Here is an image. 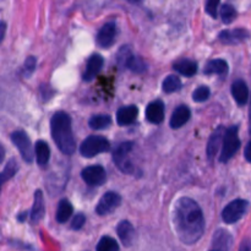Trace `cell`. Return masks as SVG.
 Here are the masks:
<instances>
[{
    "label": "cell",
    "mask_w": 251,
    "mask_h": 251,
    "mask_svg": "<svg viewBox=\"0 0 251 251\" xmlns=\"http://www.w3.org/2000/svg\"><path fill=\"white\" fill-rule=\"evenodd\" d=\"M173 225L184 244H195L205 230V218L198 202L190 198L179 199L174 205Z\"/></svg>",
    "instance_id": "6da1fadb"
},
{
    "label": "cell",
    "mask_w": 251,
    "mask_h": 251,
    "mask_svg": "<svg viewBox=\"0 0 251 251\" xmlns=\"http://www.w3.org/2000/svg\"><path fill=\"white\" fill-rule=\"evenodd\" d=\"M51 137L56 147L65 154H73L76 150L73 135L70 115L65 112H56L50 120Z\"/></svg>",
    "instance_id": "7a4b0ae2"
},
{
    "label": "cell",
    "mask_w": 251,
    "mask_h": 251,
    "mask_svg": "<svg viewBox=\"0 0 251 251\" xmlns=\"http://www.w3.org/2000/svg\"><path fill=\"white\" fill-rule=\"evenodd\" d=\"M240 149V140L238 136V126H230L226 130L225 137H223L222 152H221L220 161L222 163H227L233 156Z\"/></svg>",
    "instance_id": "3957f363"
},
{
    "label": "cell",
    "mask_w": 251,
    "mask_h": 251,
    "mask_svg": "<svg viewBox=\"0 0 251 251\" xmlns=\"http://www.w3.org/2000/svg\"><path fill=\"white\" fill-rule=\"evenodd\" d=\"M109 150V142L105 137L103 136H88L87 139L83 140V142L80 146V152L86 158H92L97 154L102 153Z\"/></svg>",
    "instance_id": "277c9868"
},
{
    "label": "cell",
    "mask_w": 251,
    "mask_h": 251,
    "mask_svg": "<svg viewBox=\"0 0 251 251\" xmlns=\"http://www.w3.org/2000/svg\"><path fill=\"white\" fill-rule=\"evenodd\" d=\"M248 207H249V203H248L247 200H240V199H238V200L232 201L223 210L222 220L226 223H228V225L238 222L247 213Z\"/></svg>",
    "instance_id": "5b68a950"
},
{
    "label": "cell",
    "mask_w": 251,
    "mask_h": 251,
    "mask_svg": "<svg viewBox=\"0 0 251 251\" xmlns=\"http://www.w3.org/2000/svg\"><path fill=\"white\" fill-rule=\"evenodd\" d=\"M132 147H134L132 142H123L113 152V159H114L115 164L124 173H130L132 171V164L129 159Z\"/></svg>",
    "instance_id": "8992f818"
},
{
    "label": "cell",
    "mask_w": 251,
    "mask_h": 251,
    "mask_svg": "<svg viewBox=\"0 0 251 251\" xmlns=\"http://www.w3.org/2000/svg\"><path fill=\"white\" fill-rule=\"evenodd\" d=\"M11 141L14 142L16 149L20 151L24 161L27 163H31L33 161V149H32L31 140L27 136L26 132L21 131V130L12 132Z\"/></svg>",
    "instance_id": "52a82bcc"
},
{
    "label": "cell",
    "mask_w": 251,
    "mask_h": 251,
    "mask_svg": "<svg viewBox=\"0 0 251 251\" xmlns=\"http://www.w3.org/2000/svg\"><path fill=\"white\" fill-rule=\"evenodd\" d=\"M120 201H122V198H120L119 194L114 193V191H109V193L104 194L100 198V202L96 207V212L100 216L110 215L115 208L119 207Z\"/></svg>",
    "instance_id": "ba28073f"
},
{
    "label": "cell",
    "mask_w": 251,
    "mask_h": 251,
    "mask_svg": "<svg viewBox=\"0 0 251 251\" xmlns=\"http://www.w3.org/2000/svg\"><path fill=\"white\" fill-rule=\"evenodd\" d=\"M81 176L91 186H100L107 180V173L104 168L100 166H90L85 168L81 173Z\"/></svg>",
    "instance_id": "9c48e42d"
},
{
    "label": "cell",
    "mask_w": 251,
    "mask_h": 251,
    "mask_svg": "<svg viewBox=\"0 0 251 251\" xmlns=\"http://www.w3.org/2000/svg\"><path fill=\"white\" fill-rule=\"evenodd\" d=\"M115 37H117V25L115 22H107L98 31L96 41L100 48H109L114 43Z\"/></svg>",
    "instance_id": "30bf717a"
},
{
    "label": "cell",
    "mask_w": 251,
    "mask_h": 251,
    "mask_svg": "<svg viewBox=\"0 0 251 251\" xmlns=\"http://www.w3.org/2000/svg\"><path fill=\"white\" fill-rule=\"evenodd\" d=\"M250 37V33L247 29L237 28V29H226L222 31L218 36L220 41L225 44H238L247 41Z\"/></svg>",
    "instance_id": "8fae6325"
},
{
    "label": "cell",
    "mask_w": 251,
    "mask_h": 251,
    "mask_svg": "<svg viewBox=\"0 0 251 251\" xmlns=\"http://www.w3.org/2000/svg\"><path fill=\"white\" fill-rule=\"evenodd\" d=\"M226 130L223 126H218L215 131L211 135L210 140H208L207 144V157L210 161H212L216 157V154L218 153V150H220L221 145L223 144V137H225Z\"/></svg>",
    "instance_id": "7c38bea8"
},
{
    "label": "cell",
    "mask_w": 251,
    "mask_h": 251,
    "mask_svg": "<svg viewBox=\"0 0 251 251\" xmlns=\"http://www.w3.org/2000/svg\"><path fill=\"white\" fill-rule=\"evenodd\" d=\"M146 118L150 123L161 124L164 119V104L161 100H156L149 104L146 109Z\"/></svg>",
    "instance_id": "4fadbf2b"
},
{
    "label": "cell",
    "mask_w": 251,
    "mask_h": 251,
    "mask_svg": "<svg viewBox=\"0 0 251 251\" xmlns=\"http://www.w3.org/2000/svg\"><path fill=\"white\" fill-rule=\"evenodd\" d=\"M233 245V237L225 229H218L213 234L211 249L229 250Z\"/></svg>",
    "instance_id": "5bb4252c"
},
{
    "label": "cell",
    "mask_w": 251,
    "mask_h": 251,
    "mask_svg": "<svg viewBox=\"0 0 251 251\" xmlns=\"http://www.w3.org/2000/svg\"><path fill=\"white\" fill-rule=\"evenodd\" d=\"M103 63L104 61L100 54H92L87 60V66H86V71L83 74V80L92 81L100 73V69L103 68Z\"/></svg>",
    "instance_id": "9a60e30c"
},
{
    "label": "cell",
    "mask_w": 251,
    "mask_h": 251,
    "mask_svg": "<svg viewBox=\"0 0 251 251\" xmlns=\"http://www.w3.org/2000/svg\"><path fill=\"white\" fill-rule=\"evenodd\" d=\"M118 237L125 247H131L135 239V229L129 221H122L117 228Z\"/></svg>",
    "instance_id": "2e32d148"
},
{
    "label": "cell",
    "mask_w": 251,
    "mask_h": 251,
    "mask_svg": "<svg viewBox=\"0 0 251 251\" xmlns=\"http://www.w3.org/2000/svg\"><path fill=\"white\" fill-rule=\"evenodd\" d=\"M139 109L135 105H127L123 107L118 110L117 113V122L120 126H126V125L132 124L136 120Z\"/></svg>",
    "instance_id": "e0dca14e"
},
{
    "label": "cell",
    "mask_w": 251,
    "mask_h": 251,
    "mask_svg": "<svg viewBox=\"0 0 251 251\" xmlns=\"http://www.w3.org/2000/svg\"><path fill=\"white\" fill-rule=\"evenodd\" d=\"M46 207H44V199L43 194L41 190H37L34 193V201L31 211V221L32 223H39L42 218L44 217Z\"/></svg>",
    "instance_id": "ac0fdd59"
},
{
    "label": "cell",
    "mask_w": 251,
    "mask_h": 251,
    "mask_svg": "<svg viewBox=\"0 0 251 251\" xmlns=\"http://www.w3.org/2000/svg\"><path fill=\"white\" fill-rule=\"evenodd\" d=\"M232 95L239 105L247 104L249 100V88L243 80H237L232 85Z\"/></svg>",
    "instance_id": "d6986e66"
},
{
    "label": "cell",
    "mask_w": 251,
    "mask_h": 251,
    "mask_svg": "<svg viewBox=\"0 0 251 251\" xmlns=\"http://www.w3.org/2000/svg\"><path fill=\"white\" fill-rule=\"evenodd\" d=\"M190 109L186 105H179L174 110L173 115L171 118V126L173 129H179V127L184 126L190 119Z\"/></svg>",
    "instance_id": "ffe728a7"
},
{
    "label": "cell",
    "mask_w": 251,
    "mask_h": 251,
    "mask_svg": "<svg viewBox=\"0 0 251 251\" xmlns=\"http://www.w3.org/2000/svg\"><path fill=\"white\" fill-rule=\"evenodd\" d=\"M173 68L174 70L178 71L181 75L191 77L198 71V63L194 60H190V59H181V60H178L174 63Z\"/></svg>",
    "instance_id": "44dd1931"
},
{
    "label": "cell",
    "mask_w": 251,
    "mask_h": 251,
    "mask_svg": "<svg viewBox=\"0 0 251 251\" xmlns=\"http://www.w3.org/2000/svg\"><path fill=\"white\" fill-rule=\"evenodd\" d=\"M34 153H36V159L38 166L46 167L48 164L49 158H50V150H49L48 144L46 141L36 142V147H34Z\"/></svg>",
    "instance_id": "7402d4cb"
},
{
    "label": "cell",
    "mask_w": 251,
    "mask_h": 251,
    "mask_svg": "<svg viewBox=\"0 0 251 251\" xmlns=\"http://www.w3.org/2000/svg\"><path fill=\"white\" fill-rule=\"evenodd\" d=\"M203 73L206 75H212V74H217V75L226 76L228 73V64L223 59H213V60L208 61L206 68L203 69Z\"/></svg>",
    "instance_id": "603a6c76"
},
{
    "label": "cell",
    "mask_w": 251,
    "mask_h": 251,
    "mask_svg": "<svg viewBox=\"0 0 251 251\" xmlns=\"http://www.w3.org/2000/svg\"><path fill=\"white\" fill-rule=\"evenodd\" d=\"M74 212L73 205L70 203V201L66 200V199H63V200L59 202L58 211H56V221L59 223H65L68 222L69 218L71 217Z\"/></svg>",
    "instance_id": "cb8c5ba5"
},
{
    "label": "cell",
    "mask_w": 251,
    "mask_h": 251,
    "mask_svg": "<svg viewBox=\"0 0 251 251\" xmlns=\"http://www.w3.org/2000/svg\"><path fill=\"white\" fill-rule=\"evenodd\" d=\"M88 124H90L91 129H93V130L107 129V127H109L110 124H112V118L107 114L95 115V117L91 118Z\"/></svg>",
    "instance_id": "d4e9b609"
},
{
    "label": "cell",
    "mask_w": 251,
    "mask_h": 251,
    "mask_svg": "<svg viewBox=\"0 0 251 251\" xmlns=\"http://www.w3.org/2000/svg\"><path fill=\"white\" fill-rule=\"evenodd\" d=\"M17 169H19V166H17L16 159H15V158L10 159L9 163L6 164V167H5L4 171L0 173V189H1L2 184H4L5 181L9 180L10 178H12V176L16 174Z\"/></svg>",
    "instance_id": "484cf974"
},
{
    "label": "cell",
    "mask_w": 251,
    "mask_h": 251,
    "mask_svg": "<svg viewBox=\"0 0 251 251\" xmlns=\"http://www.w3.org/2000/svg\"><path fill=\"white\" fill-rule=\"evenodd\" d=\"M181 81L176 75H169L168 77L164 78L163 81V91L167 93L176 92V91L180 90Z\"/></svg>",
    "instance_id": "4316f807"
},
{
    "label": "cell",
    "mask_w": 251,
    "mask_h": 251,
    "mask_svg": "<svg viewBox=\"0 0 251 251\" xmlns=\"http://www.w3.org/2000/svg\"><path fill=\"white\" fill-rule=\"evenodd\" d=\"M98 251H118L119 244L112 237H103L97 245Z\"/></svg>",
    "instance_id": "83f0119b"
},
{
    "label": "cell",
    "mask_w": 251,
    "mask_h": 251,
    "mask_svg": "<svg viewBox=\"0 0 251 251\" xmlns=\"http://www.w3.org/2000/svg\"><path fill=\"white\" fill-rule=\"evenodd\" d=\"M132 51L131 49L129 48V47H123L122 49L119 50V53H118L117 55V61H118V65L120 66V68H125L126 69L127 64H129L130 59L132 58Z\"/></svg>",
    "instance_id": "f1b7e54d"
},
{
    "label": "cell",
    "mask_w": 251,
    "mask_h": 251,
    "mask_svg": "<svg viewBox=\"0 0 251 251\" xmlns=\"http://www.w3.org/2000/svg\"><path fill=\"white\" fill-rule=\"evenodd\" d=\"M221 16H222V21L225 24H230L235 20L237 17V10L232 6V5H223L221 7Z\"/></svg>",
    "instance_id": "f546056e"
},
{
    "label": "cell",
    "mask_w": 251,
    "mask_h": 251,
    "mask_svg": "<svg viewBox=\"0 0 251 251\" xmlns=\"http://www.w3.org/2000/svg\"><path fill=\"white\" fill-rule=\"evenodd\" d=\"M126 69H130V70L134 71V73H144V71L146 70V64L144 63V60H142L141 58L132 55L129 64H127Z\"/></svg>",
    "instance_id": "4dcf8cb0"
},
{
    "label": "cell",
    "mask_w": 251,
    "mask_h": 251,
    "mask_svg": "<svg viewBox=\"0 0 251 251\" xmlns=\"http://www.w3.org/2000/svg\"><path fill=\"white\" fill-rule=\"evenodd\" d=\"M211 92H210V88L207 86H201V87L196 88L193 93V100L195 102H205L206 100H208L210 97Z\"/></svg>",
    "instance_id": "1f68e13d"
},
{
    "label": "cell",
    "mask_w": 251,
    "mask_h": 251,
    "mask_svg": "<svg viewBox=\"0 0 251 251\" xmlns=\"http://www.w3.org/2000/svg\"><path fill=\"white\" fill-rule=\"evenodd\" d=\"M220 1L221 0H207V4H206V11L215 19L217 17V7Z\"/></svg>",
    "instance_id": "d6a6232c"
},
{
    "label": "cell",
    "mask_w": 251,
    "mask_h": 251,
    "mask_svg": "<svg viewBox=\"0 0 251 251\" xmlns=\"http://www.w3.org/2000/svg\"><path fill=\"white\" fill-rule=\"evenodd\" d=\"M24 74L25 76H29L32 73H33V70L36 69V58H33V56H29L28 59L26 60V63H25V66H24Z\"/></svg>",
    "instance_id": "836d02e7"
},
{
    "label": "cell",
    "mask_w": 251,
    "mask_h": 251,
    "mask_svg": "<svg viewBox=\"0 0 251 251\" xmlns=\"http://www.w3.org/2000/svg\"><path fill=\"white\" fill-rule=\"evenodd\" d=\"M86 222V217L85 215H82V213H77V215L74 217L73 222H71V228L73 229H81L82 228V226L85 225Z\"/></svg>",
    "instance_id": "e575fe53"
},
{
    "label": "cell",
    "mask_w": 251,
    "mask_h": 251,
    "mask_svg": "<svg viewBox=\"0 0 251 251\" xmlns=\"http://www.w3.org/2000/svg\"><path fill=\"white\" fill-rule=\"evenodd\" d=\"M244 154H245V158H247L248 161H249L251 163V141L247 145V147H245Z\"/></svg>",
    "instance_id": "d590c367"
},
{
    "label": "cell",
    "mask_w": 251,
    "mask_h": 251,
    "mask_svg": "<svg viewBox=\"0 0 251 251\" xmlns=\"http://www.w3.org/2000/svg\"><path fill=\"white\" fill-rule=\"evenodd\" d=\"M5 32H6V25H5V22L0 21V42L4 39Z\"/></svg>",
    "instance_id": "8d00e7d4"
},
{
    "label": "cell",
    "mask_w": 251,
    "mask_h": 251,
    "mask_svg": "<svg viewBox=\"0 0 251 251\" xmlns=\"http://www.w3.org/2000/svg\"><path fill=\"white\" fill-rule=\"evenodd\" d=\"M4 158H5V149L1 146V144H0V164L2 163Z\"/></svg>",
    "instance_id": "74e56055"
},
{
    "label": "cell",
    "mask_w": 251,
    "mask_h": 251,
    "mask_svg": "<svg viewBox=\"0 0 251 251\" xmlns=\"http://www.w3.org/2000/svg\"><path fill=\"white\" fill-rule=\"evenodd\" d=\"M249 131L251 134V100H250V109H249Z\"/></svg>",
    "instance_id": "f35d334b"
},
{
    "label": "cell",
    "mask_w": 251,
    "mask_h": 251,
    "mask_svg": "<svg viewBox=\"0 0 251 251\" xmlns=\"http://www.w3.org/2000/svg\"><path fill=\"white\" fill-rule=\"evenodd\" d=\"M129 2H132V4H137V2H141L142 0H127Z\"/></svg>",
    "instance_id": "ab89813d"
}]
</instances>
